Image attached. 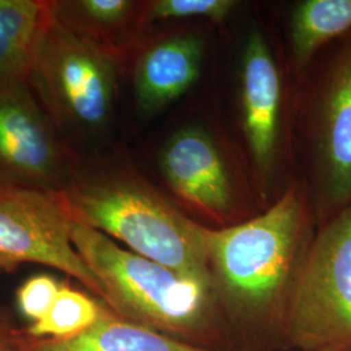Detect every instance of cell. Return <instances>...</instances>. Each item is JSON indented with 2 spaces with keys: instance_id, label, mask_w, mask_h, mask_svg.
I'll return each instance as SVG.
<instances>
[{
  "instance_id": "obj_1",
  "label": "cell",
  "mask_w": 351,
  "mask_h": 351,
  "mask_svg": "<svg viewBox=\"0 0 351 351\" xmlns=\"http://www.w3.org/2000/svg\"><path fill=\"white\" fill-rule=\"evenodd\" d=\"M314 215L300 188L239 226L206 230L213 290L236 339L278 341L290 291L313 242Z\"/></svg>"
},
{
  "instance_id": "obj_2",
  "label": "cell",
  "mask_w": 351,
  "mask_h": 351,
  "mask_svg": "<svg viewBox=\"0 0 351 351\" xmlns=\"http://www.w3.org/2000/svg\"><path fill=\"white\" fill-rule=\"evenodd\" d=\"M72 241L99 278L104 303L119 316L203 348L241 349L211 284L125 250L108 236L75 221Z\"/></svg>"
},
{
  "instance_id": "obj_3",
  "label": "cell",
  "mask_w": 351,
  "mask_h": 351,
  "mask_svg": "<svg viewBox=\"0 0 351 351\" xmlns=\"http://www.w3.org/2000/svg\"><path fill=\"white\" fill-rule=\"evenodd\" d=\"M72 221L133 252L213 287L206 226L180 213L146 182L126 176H72L56 193Z\"/></svg>"
},
{
  "instance_id": "obj_4",
  "label": "cell",
  "mask_w": 351,
  "mask_h": 351,
  "mask_svg": "<svg viewBox=\"0 0 351 351\" xmlns=\"http://www.w3.org/2000/svg\"><path fill=\"white\" fill-rule=\"evenodd\" d=\"M285 349L351 351V204L315 233L289 295Z\"/></svg>"
},
{
  "instance_id": "obj_5",
  "label": "cell",
  "mask_w": 351,
  "mask_h": 351,
  "mask_svg": "<svg viewBox=\"0 0 351 351\" xmlns=\"http://www.w3.org/2000/svg\"><path fill=\"white\" fill-rule=\"evenodd\" d=\"M27 82L58 129L91 132L110 119L116 65L108 51L63 25L52 10Z\"/></svg>"
},
{
  "instance_id": "obj_6",
  "label": "cell",
  "mask_w": 351,
  "mask_h": 351,
  "mask_svg": "<svg viewBox=\"0 0 351 351\" xmlns=\"http://www.w3.org/2000/svg\"><path fill=\"white\" fill-rule=\"evenodd\" d=\"M24 263L59 269L106 300L99 278L75 250L72 220L58 194L0 184V276Z\"/></svg>"
},
{
  "instance_id": "obj_7",
  "label": "cell",
  "mask_w": 351,
  "mask_h": 351,
  "mask_svg": "<svg viewBox=\"0 0 351 351\" xmlns=\"http://www.w3.org/2000/svg\"><path fill=\"white\" fill-rule=\"evenodd\" d=\"M313 110L315 216L322 226L351 204V34L328 59Z\"/></svg>"
},
{
  "instance_id": "obj_8",
  "label": "cell",
  "mask_w": 351,
  "mask_h": 351,
  "mask_svg": "<svg viewBox=\"0 0 351 351\" xmlns=\"http://www.w3.org/2000/svg\"><path fill=\"white\" fill-rule=\"evenodd\" d=\"M29 86L0 85V184L58 193L71 177L66 152Z\"/></svg>"
},
{
  "instance_id": "obj_9",
  "label": "cell",
  "mask_w": 351,
  "mask_h": 351,
  "mask_svg": "<svg viewBox=\"0 0 351 351\" xmlns=\"http://www.w3.org/2000/svg\"><path fill=\"white\" fill-rule=\"evenodd\" d=\"M160 168L169 188L194 210L220 219L233 208L234 194L224 159L202 129L175 133L162 151Z\"/></svg>"
},
{
  "instance_id": "obj_10",
  "label": "cell",
  "mask_w": 351,
  "mask_h": 351,
  "mask_svg": "<svg viewBox=\"0 0 351 351\" xmlns=\"http://www.w3.org/2000/svg\"><path fill=\"white\" fill-rule=\"evenodd\" d=\"M281 81L275 59L258 30L251 33L242 64L243 129L256 172L263 185L276 163Z\"/></svg>"
},
{
  "instance_id": "obj_11",
  "label": "cell",
  "mask_w": 351,
  "mask_h": 351,
  "mask_svg": "<svg viewBox=\"0 0 351 351\" xmlns=\"http://www.w3.org/2000/svg\"><path fill=\"white\" fill-rule=\"evenodd\" d=\"M203 43L195 36H177L145 51L136 65L134 93L139 111L154 114L180 98L201 73Z\"/></svg>"
},
{
  "instance_id": "obj_12",
  "label": "cell",
  "mask_w": 351,
  "mask_h": 351,
  "mask_svg": "<svg viewBox=\"0 0 351 351\" xmlns=\"http://www.w3.org/2000/svg\"><path fill=\"white\" fill-rule=\"evenodd\" d=\"M19 351H259L219 350L189 343L139 326L104 304L99 319L85 332L68 339H33L14 330Z\"/></svg>"
},
{
  "instance_id": "obj_13",
  "label": "cell",
  "mask_w": 351,
  "mask_h": 351,
  "mask_svg": "<svg viewBox=\"0 0 351 351\" xmlns=\"http://www.w3.org/2000/svg\"><path fill=\"white\" fill-rule=\"evenodd\" d=\"M52 1L0 0V85L27 81Z\"/></svg>"
},
{
  "instance_id": "obj_14",
  "label": "cell",
  "mask_w": 351,
  "mask_h": 351,
  "mask_svg": "<svg viewBox=\"0 0 351 351\" xmlns=\"http://www.w3.org/2000/svg\"><path fill=\"white\" fill-rule=\"evenodd\" d=\"M351 34V0H304L291 16L295 60L307 64L324 46Z\"/></svg>"
},
{
  "instance_id": "obj_15",
  "label": "cell",
  "mask_w": 351,
  "mask_h": 351,
  "mask_svg": "<svg viewBox=\"0 0 351 351\" xmlns=\"http://www.w3.org/2000/svg\"><path fill=\"white\" fill-rule=\"evenodd\" d=\"M104 302L63 285L49 314L24 330L33 339H68L85 332L101 316Z\"/></svg>"
},
{
  "instance_id": "obj_16",
  "label": "cell",
  "mask_w": 351,
  "mask_h": 351,
  "mask_svg": "<svg viewBox=\"0 0 351 351\" xmlns=\"http://www.w3.org/2000/svg\"><path fill=\"white\" fill-rule=\"evenodd\" d=\"M233 0H159L154 1L146 13L147 20H178L204 17L223 21L236 8Z\"/></svg>"
},
{
  "instance_id": "obj_17",
  "label": "cell",
  "mask_w": 351,
  "mask_h": 351,
  "mask_svg": "<svg viewBox=\"0 0 351 351\" xmlns=\"http://www.w3.org/2000/svg\"><path fill=\"white\" fill-rule=\"evenodd\" d=\"M63 284L49 275L32 277L17 291V303L27 319L37 323L49 314Z\"/></svg>"
},
{
  "instance_id": "obj_18",
  "label": "cell",
  "mask_w": 351,
  "mask_h": 351,
  "mask_svg": "<svg viewBox=\"0 0 351 351\" xmlns=\"http://www.w3.org/2000/svg\"><path fill=\"white\" fill-rule=\"evenodd\" d=\"M14 328L0 324V351H19L14 339Z\"/></svg>"
},
{
  "instance_id": "obj_19",
  "label": "cell",
  "mask_w": 351,
  "mask_h": 351,
  "mask_svg": "<svg viewBox=\"0 0 351 351\" xmlns=\"http://www.w3.org/2000/svg\"><path fill=\"white\" fill-rule=\"evenodd\" d=\"M322 351H346V350H341V349H326V350Z\"/></svg>"
}]
</instances>
